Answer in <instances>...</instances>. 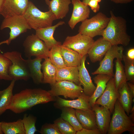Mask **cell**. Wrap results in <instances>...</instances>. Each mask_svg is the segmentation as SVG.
<instances>
[{"instance_id": "45", "label": "cell", "mask_w": 134, "mask_h": 134, "mask_svg": "<svg viewBox=\"0 0 134 134\" xmlns=\"http://www.w3.org/2000/svg\"><path fill=\"white\" fill-rule=\"evenodd\" d=\"M90 0H83L82 1L84 3L88 5V3Z\"/></svg>"}, {"instance_id": "12", "label": "cell", "mask_w": 134, "mask_h": 134, "mask_svg": "<svg viewBox=\"0 0 134 134\" xmlns=\"http://www.w3.org/2000/svg\"><path fill=\"white\" fill-rule=\"evenodd\" d=\"M119 96L118 90L116 87L114 78L113 77L107 83L104 92L96 100L95 104L104 107L112 113L114 111L115 104L119 99Z\"/></svg>"}, {"instance_id": "10", "label": "cell", "mask_w": 134, "mask_h": 134, "mask_svg": "<svg viewBox=\"0 0 134 134\" xmlns=\"http://www.w3.org/2000/svg\"><path fill=\"white\" fill-rule=\"evenodd\" d=\"M8 28L10 29L9 37L7 39V45L21 34L32 29L23 16H16L4 18L0 27L2 30Z\"/></svg>"}, {"instance_id": "25", "label": "cell", "mask_w": 134, "mask_h": 134, "mask_svg": "<svg viewBox=\"0 0 134 134\" xmlns=\"http://www.w3.org/2000/svg\"><path fill=\"white\" fill-rule=\"evenodd\" d=\"M119 96L118 100L127 114L129 116L132 107L134 95L131 92L127 82L118 89Z\"/></svg>"}, {"instance_id": "26", "label": "cell", "mask_w": 134, "mask_h": 134, "mask_svg": "<svg viewBox=\"0 0 134 134\" xmlns=\"http://www.w3.org/2000/svg\"><path fill=\"white\" fill-rule=\"evenodd\" d=\"M61 47L64 63L66 66L78 67L80 65L83 57L76 51L62 44Z\"/></svg>"}, {"instance_id": "20", "label": "cell", "mask_w": 134, "mask_h": 134, "mask_svg": "<svg viewBox=\"0 0 134 134\" xmlns=\"http://www.w3.org/2000/svg\"><path fill=\"white\" fill-rule=\"evenodd\" d=\"M75 110L76 117L83 128L89 130L98 129L96 115L92 109L89 110L75 109Z\"/></svg>"}, {"instance_id": "17", "label": "cell", "mask_w": 134, "mask_h": 134, "mask_svg": "<svg viewBox=\"0 0 134 134\" xmlns=\"http://www.w3.org/2000/svg\"><path fill=\"white\" fill-rule=\"evenodd\" d=\"M112 46L102 37L94 41L87 54L91 62L95 63L100 61Z\"/></svg>"}, {"instance_id": "18", "label": "cell", "mask_w": 134, "mask_h": 134, "mask_svg": "<svg viewBox=\"0 0 134 134\" xmlns=\"http://www.w3.org/2000/svg\"><path fill=\"white\" fill-rule=\"evenodd\" d=\"M96 116L98 128L101 134H107L111 118L110 111L104 107L95 104L92 108Z\"/></svg>"}, {"instance_id": "23", "label": "cell", "mask_w": 134, "mask_h": 134, "mask_svg": "<svg viewBox=\"0 0 134 134\" xmlns=\"http://www.w3.org/2000/svg\"><path fill=\"white\" fill-rule=\"evenodd\" d=\"M42 59L36 57L33 59L29 58L26 60L30 77L34 83L37 84L42 83L43 75L41 70Z\"/></svg>"}, {"instance_id": "5", "label": "cell", "mask_w": 134, "mask_h": 134, "mask_svg": "<svg viewBox=\"0 0 134 134\" xmlns=\"http://www.w3.org/2000/svg\"><path fill=\"white\" fill-rule=\"evenodd\" d=\"M5 56L12 62L9 70V74L12 79L27 81L30 77L26 60L23 59L21 53L16 51L7 52L3 53Z\"/></svg>"}, {"instance_id": "16", "label": "cell", "mask_w": 134, "mask_h": 134, "mask_svg": "<svg viewBox=\"0 0 134 134\" xmlns=\"http://www.w3.org/2000/svg\"><path fill=\"white\" fill-rule=\"evenodd\" d=\"M87 56L82 57L80 65L78 66V79L80 85L83 87V92L86 95L91 97L94 93L96 87L93 84L91 77L85 65Z\"/></svg>"}, {"instance_id": "6", "label": "cell", "mask_w": 134, "mask_h": 134, "mask_svg": "<svg viewBox=\"0 0 134 134\" xmlns=\"http://www.w3.org/2000/svg\"><path fill=\"white\" fill-rule=\"evenodd\" d=\"M109 20V17L103 13L99 12L91 18L82 22L79 28L78 33L93 38L101 35Z\"/></svg>"}, {"instance_id": "28", "label": "cell", "mask_w": 134, "mask_h": 134, "mask_svg": "<svg viewBox=\"0 0 134 134\" xmlns=\"http://www.w3.org/2000/svg\"><path fill=\"white\" fill-rule=\"evenodd\" d=\"M16 81L13 79L5 89L0 90V116L8 109L13 96V92Z\"/></svg>"}, {"instance_id": "46", "label": "cell", "mask_w": 134, "mask_h": 134, "mask_svg": "<svg viewBox=\"0 0 134 134\" xmlns=\"http://www.w3.org/2000/svg\"><path fill=\"white\" fill-rule=\"evenodd\" d=\"M45 0L46 4H47V5L48 6L49 4L50 0Z\"/></svg>"}, {"instance_id": "38", "label": "cell", "mask_w": 134, "mask_h": 134, "mask_svg": "<svg viewBox=\"0 0 134 134\" xmlns=\"http://www.w3.org/2000/svg\"><path fill=\"white\" fill-rule=\"evenodd\" d=\"M76 134H101L100 131L97 129L94 130H89L83 128L81 130L77 132Z\"/></svg>"}, {"instance_id": "41", "label": "cell", "mask_w": 134, "mask_h": 134, "mask_svg": "<svg viewBox=\"0 0 134 134\" xmlns=\"http://www.w3.org/2000/svg\"><path fill=\"white\" fill-rule=\"evenodd\" d=\"M111 1L116 3H130L134 0H110Z\"/></svg>"}, {"instance_id": "21", "label": "cell", "mask_w": 134, "mask_h": 134, "mask_svg": "<svg viewBox=\"0 0 134 134\" xmlns=\"http://www.w3.org/2000/svg\"><path fill=\"white\" fill-rule=\"evenodd\" d=\"M112 77L106 74H98L93 78L97 86L94 93L89 98V103L92 108L94 105L96 100L103 93L107 83Z\"/></svg>"}, {"instance_id": "1", "label": "cell", "mask_w": 134, "mask_h": 134, "mask_svg": "<svg viewBox=\"0 0 134 134\" xmlns=\"http://www.w3.org/2000/svg\"><path fill=\"white\" fill-rule=\"evenodd\" d=\"M55 97L41 88L26 89L13 95L8 109L16 114L29 110L37 104L55 101Z\"/></svg>"}, {"instance_id": "13", "label": "cell", "mask_w": 134, "mask_h": 134, "mask_svg": "<svg viewBox=\"0 0 134 134\" xmlns=\"http://www.w3.org/2000/svg\"><path fill=\"white\" fill-rule=\"evenodd\" d=\"M56 97L54 106L57 108L61 109L64 107H68L84 110L92 109L89 103L90 97L86 95L83 92L76 99L68 100L58 96Z\"/></svg>"}, {"instance_id": "47", "label": "cell", "mask_w": 134, "mask_h": 134, "mask_svg": "<svg viewBox=\"0 0 134 134\" xmlns=\"http://www.w3.org/2000/svg\"><path fill=\"white\" fill-rule=\"evenodd\" d=\"M3 134L1 129V122H0V134Z\"/></svg>"}, {"instance_id": "24", "label": "cell", "mask_w": 134, "mask_h": 134, "mask_svg": "<svg viewBox=\"0 0 134 134\" xmlns=\"http://www.w3.org/2000/svg\"><path fill=\"white\" fill-rule=\"evenodd\" d=\"M71 0H51L48 6L49 10L55 15L56 19L65 17L69 10Z\"/></svg>"}, {"instance_id": "2", "label": "cell", "mask_w": 134, "mask_h": 134, "mask_svg": "<svg viewBox=\"0 0 134 134\" xmlns=\"http://www.w3.org/2000/svg\"><path fill=\"white\" fill-rule=\"evenodd\" d=\"M108 24L101 35L112 45H128L130 36L127 32V22L123 18L115 16L112 11Z\"/></svg>"}, {"instance_id": "27", "label": "cell", "mask_w": 134, "mask_h": 134, "mask_svg": "<svg viewBox=\"0 0 134 134\" xmlns=\"http://www.w3.org/2000/svg\"><path fill=\"white\" fill-rule=\"evenodd\" d=\"M41 69L43 75L42 83L49 84L51 85L56 82L57 69L48 58L44 59L42 64Z\"/></svg>"}, {"instance_id": "30", "label": "cell", "mask_w": 134, "mask_h": 134, "mask_svg": "<svg viewBox=\"0 0 134 134\" xmlns=\"http://www.w3.org/2000/svg\"><path fill=\"white\" fill-rule=\"evenodd\" d=\"M61 109L62 111L61 117L68 122L76 132L80 130L83 128L76 117L74 109L65 107Z\"/></svg>"}, {"instance_id": "43", "label": "cell", "mask_w": 134, "mask_h": 134, "mask_svg": "<svg viewBox=\"0 0 134 134\" xmlns=\"http://www.w3.org/2000/svg\"><path fill=\"white\" fill-rule=\"evenodd\" d=\"M131 113V114L129 116L130 117V118L132 120V121L134 122V106H133V107H132V109H131V110L130 112V113Z\"/></svg>"}, {"instance_id": "32", "label": "cell", "mask_w": 134, "mask_h": 134, "mask_svg": "<svg viewBox=\"0 0 134 134\" xmlns=\"http://www.w3.org/2000/svg\"><path fill=\"white\" fill-rule=\"evenodd\" d=\"M61 45L53 46L49 52L48 58L57 69L66 66L65 64L61 51Z\"/></svg>"}, {"instance_id": "3", "label": "cell", "mask_w": 134, "mask_h": 134, "mask_svg": "<svg viewBox=\"0 0 134 134\" xmlns=\"http://www.w3.org/2000/svg\"><path fill=\"white\" fill-rule=\"evenodd\" d=\"M23 16L31 28L35 31L52 25L53 21L56 19L51 11H42L30 1Z\"/></svg>"}, {"instance_id": "8", "label": "cell", "mask_w": 134, "mask_h": 134, "mask_svg": "<svg viewBox=\"0 0 134 134\" xmlns=\"http://www.w3.org/2000/svg\"><path fill=\"white\" fill-rule=\"evenodd\" d=\"M50 86L51 89L48 91L54 97L62 96L66 99H74L78 98L83 92L81 86L68 81H56Z\"/></svg>"}, {"instance_id": "14", "label": "cell", "mask_w": 134, "mask_h": 134, "mask_svg": "<svg viewBox=\"0 0 134 134\" xmlns=\"http://www.w3.org/2000/svg\"><path fill=\"white\" fill-rule=\"evenodd\" d=\"M29 1V0H4L0 15L4 18L23 16Z\"/></svg>"}, {"instance_id": "19", "label": "cell", "mask_w": 134, "mask_h": 134, "mask_svg": "<svg viewBox=\"0 0 134 134\" xmlns=\"http://www.w3.org/2000/svg\"><path fill=\"white\" fill-rule=\"evenodd\" d=\"M64 21H60L56 25L35 30V35L42 40L50 49L53 46L61 45V43L57 41L53 35L56 29L59 26L65 24Z\"/></svg>"}, {"instance_id": "11", "label": "cell", "mask_w": 134, "mask_h": 134, "mask_svg": "<svg viewBox=\"0 0 134 134\" xmlns=\"http://www.w3.org/2000/svg\"><path fill=\"white\" fill-rule=\"evenodd\" d=\"M94 41L93 38L78 33L75 35L67 36L62 45L83 57L87 55Z\"/></svg>"}, {"instance_id": "31", "label": "cell", "mask_w": 134, "mask_h": 134, "mask_svg": "<svg viewBox=\"0 0 134 134\" xmlns=\"http://www.w3.org/2000/svg\"><path fill=\"white\" fill-rule=\"evenodd\" d=\"M122 60V59L117 58L115 61V72L113 77L116 88L118 90L128 81Z\"/></svg>"}, {"instance_id": "9", "label": "cell", "mask_w": 134, "mask_h": 134, "mask_svg": "<svg viewBox=\"0 0 134 134\" xmlns=\"http://www.w3.org/2000/svg\"><path fill=\"white\" fill-rule=\"evenodd\" d=\"M124 50V48L122 46L112 45L100 61L99 67L92 72V74L93 75L103 74L113 77L114 60L115 58L123 59Z\"/></svg>"}, {"instance_id": "15", "label": "cell", "mask_w": 134, "mask_h": 134, "mask_svg": "<svg viewBox=\"0 0 134 134\" xmlns=\"http://www.w3.org/2000/svg\"><path fill=\"white\" fill-rule=\"evenodd\" d=\"M71 1L73 9L68 24L72 30L78 23L89 18L90 10L88 5L80 0H71Z\"/></svg>"}, {"instance_id": "22", "label": "cell", "mask_w": 134, "mask_h": 134, "mask_svg": "<svg viewBox=\"0 0 134 134\" xmlns=\"http://www.w3.org/2000/svg\"><path fill=\"white\" fill-rule=\"evenodd\" d=\"M78 67L67 66L57 69L56 81L66 80L80 86L78 79Z\"/></svg>"}, {"instance_id": "7", "label": "cell", "mask_w": 134, "mask_h": 134, "mask_svg": "<svg viewBox=\"0 0 134 134\" xmlns=\"http://www.w3.org/2000/svg\"><path fill=\"white\" fill-rule=\"evenodd\" d=\"M25 55L28 58L32 56L45 59L48 58L50 49L45 43L36 35L28 36L24 42Z\"/></svg>"}, {"instance_id": "37", "label": "cell", "mask_w": 134, "mask_h": 134, "mask_svg": "<svg viewBox=\"0 0 134 134\" xmlns=\"http://www.w3.org/2000/svg\"><path fill=\"white\" fill-rule=\"evenodd\" d=\"M39 132L42 134H61L54 123L44 124L42 126Z\"/></svg>"}, {"instance_id": "48", "label": "cell", "mask_w": 134, "mask_h": 134, "mask_svg": "<svg viewBox=\"0 0 134 134\" xmlns=\"http://www.w3.org/2000/svg\"><path fill=\"white\" fill-rule=\"evenodd\" d=\"M97 1L98 2H100L101 1V0H95Z\"/></svg>"}, {"instance_id": "39", "label": "cell", "mask_w": 134, "mask_h": 134, "mask_svg": "<svg viewBox=\"0 0 134 134\" xmlns=\"http://www.w3.org/2000/svg\"><path fill=\"white\" fill-rule=\"evenodd\" d=\"M97 1L95 0H90L88 5L95 13L99 11L100 9V6Z\"/></svg>"}, {"instance_id": "40", "label": "cell", "mask_w": 134, "mask_h": 134, "mask_svg": "<svg viewBox=\"0 0 134 134\" xmlns=\"http://www.w3.org/2000/svg\"><path fill=\"white\" fill-rule=\"evenodd\" d=\"M126 56L129 59L134 60V48H133L129 50Z\"/></svg>"}, {"instance_id": "35", "label": "cell", "mask_w": 134, "mask_h": 134, "mask_svg": "<svg viewBox=\"0 0 134 134\" xmlns=\"http://www.w3.org/2000/svg\"><path fill=\"white\" fill-rule=\"evenodd\" d=\"M122 60L124 63V68L127 81L134 83V60H131L123 55Z\"/></svg>"}, {"instance_id": "42", "label": "cell", "mask_w": 134, "mask_h": 134, "mask_svg": "<svg viewBox=\"0 0 134 134\" xmlns=\"http://www.w3.org/2000/svg\"><path fill=\"white\" fill-rule=\"evenodd\" d=\"M130 90L133 95H134V83L131 82H127Z\"/></svg>"}, {"instance_id": "33", "label": "cell", "mask_w": 134, "mask_h": 134, "mask_svg": "<svg viewBox=\"0 0 134 134\" xmlns=\"http://www.w3.org/2000/svg\"><path fill=\"white\" fill-rule=\"evenodd\" d=\"M12 64L10 59L0 53V80L11 81L13 80L9 74Z\"/></svg>"}, {"instance_id": "36", "label": "cell", "mask_w": 134, "mask_h": 134, "mask_svg": "<svg viewBox=\"0 0 134 134\" xmlns=\"http://www.w3.org/2000/svg\"><path fill=\"white\" fill-rule=\"evenodd\" d=\"M61 134H76V132L67 122L61 117L54 121Z\"/></svg>"}, {"instance_id": "44", "label": "cell", "mask_w": 134, "mask_h": 134, "mask_svg": "<svg viewBox=\"0 0 134 134\" xmlns=\"http://www.w3.org/2000/svg\"><path fill=\"white\" fill-rule=\"evenodd\" d=\"M4 1V0H0V12Z\"/></svg>"}, {"instance_id": "4", "label": "cell", "mask_w": 134, "mask_h": 134, "mask_svg": "<svg viewBox=\"0 0 134 134\" xmlns=\"http://www.w3.org/2000/svg\"><path fill=\"white\" fill-rule=\"evenodd\" d=\"M113 113L107 134H121L126 131L134 134V122L126 113L118 99Z\"/></svg>"}, {"instance_id": "29", "label": "cell", "mask_w": 134, "mask_h": 134, "mask_svg": "<svg viewBox=\"0 0 134 134\" xmlns=\"http://www.w3.org/2000/svg\"><path fill=\"white\" fill-rule=\"evenodd\" d=\"M2 131L4 134H25L22 119L12 122H1Z\"/></svg>"}, {"instance_id": "34", "label": "cell", "mask_w": 134, "mask_h": 134, "mask_svg": "<svg viewBox=\"0 0 134 134\" xmlns=\"http://www.w3.org/2000/svg\"><path fill=\"white\" fill-rule=\"evenodd\" d=\"M25 130V134H34L37 131L35 124L36 118L31 114H25L22 119Z\"/></svg>"}]
</instances>
